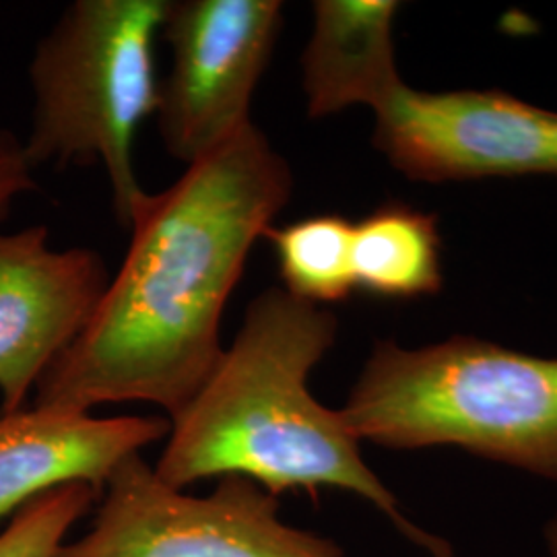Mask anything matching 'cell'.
Segmentation results:
<instances>
[{
  "instance_id": "6da1fadb",
  "label": "cell",
  "mask_w": 557,
  "mask_h": 557,
  "mask_svg": "<svg viewBox=\"0 0 557 557\" xmlns=\"http://www.w3.org/2000/svg\"><path fill=\"white\" fill-rule=\"evenodd\" d=\"M292 193L289 163L255 122L163 193H145L119 273L41 376L36 407L89 413L140 400L180 413L218 366L227 299Z\"/></svg>"
},
{
  "instance_id": "7a4b0ae2",
  "label": "cell",
  "mask_w": 557,
  "mask_h": 557,
  "mask_svg": "<svg viewBox=\"0 0 557 557\" xmlns=\"http://www.w3.org/2000/svg\"><path fill=\"white\" fill-rule=\"evenodd\" d=\"M337 329L333 312L285 289L259 294L211 376L170 419L156 475L176 490L202 479L246 478L275 498L320 487L351 492L432 556L450 557L442 539L398 512L397 498L361 458L341 409H326L310 393L308 379Z\"/></svg>"
},
{
  "instance_id": "3957f363",
  "label": "cell",
  "mask_w": 557,
  "mask_h": 557,
  "mask_svg": "<svg viewBox=\"0 0 557 557\" xmlns=\"http://www.w3.org/2000/svg\"><path fill=\"white\" fill-rule=\"evenodd\" d=\"M341 413L359 442L458 446L557 479V359L479 338L423 349L380 341Z\"/></svg>"
},
{
  "instance_id": "277c9868",
  "label": "cell",
  "mask_w": 557,
  "mask_h": 557,
  "mask_svg": "<svg viewBox=\"0 0 557 557\" xmlns=\"http://www.w3.org/2000/svg\"><path fill=\"white\" fill-rule=\"evenodd\" d=\"M168 0H79L38 44L32 60L34 126L23 145L41 163L106 168L114 211L128 227L140 188L133 143L158 112L153 44Z\"/></svg>"
},
{
  "instance_id": "5b68a950",
  "label": "cell",
  "mask_w": 557,
  "mask_h": 557,
  "mask_svg": "<svg viewBox=\"0 0 557 557\" xmlns=\"http://www.w3.org/2000/svg\"><path fill=\"white\" fill-rule=\"evenodd\" d=\"M54 557H343L337 543L278 517V499L246 478L209 496L170 487L140 455L103 485L94 527Z\"/></svg>"
},
{
  "instance_id": "8992f818",
  "label": "cell",
  "mask_w": 557,
  "mask_h": 557,
  "mask_svg": "<svg viewBox=\"0 0 557 557\" xmlns=\"http://www.w3.org/2000/svg\"><path fill=\"white\" fill-rule=\"evenodd\" d=\"M283 25L277 0L170 2L163 38L172 69L160 83L158 124L174 160L218 151L246 124Z\"/></svg>"
},
{
  "instance_id": "52a82bcc",
  "label": "cell",
  "mask_w": 557,
  "mask_h": 557,
  "mask_svg": "<svg viewBox=\"0 0 557 557\" xmlns=\"http://www.w3.org/2000/svg\"><path fill=\"white\" fill-rule=\"evenodd\" d=\"M374 114L376 149L409 178H557V112L512 96L400 83Z\"/></svg>"
},
{
  "instance_id": "ba28073f",
  "label": "cell",
  "mask_w": 557,
  "mask_h": 557,
  "mask_svg": "<svg viewBox=\"0 0 557 557\" xmlns=\"http://www.w3.org/2000/svg\"><path fill=\"white\" fill-rule=\"evenodd\" d=\"M108 283L98 252L52 250L44 225L0 234V413L25 409L29 391L94 319Z\"/></svg>"
},
{
  "instance_id": "9c48e42d",
  "label": "cell",
  "mask_w": 557,
  "mask_h": 557,
  "mask_svg": "<svg viewBox=\"0 0 557 557\" xmlns=\"http://www.w3.org/2000/svg\"><path fill=\"white\" fill-rule=\"evenodd\" d=\"M170 419L91 418L46 407L0 413V522L69 483L103 492L126 458L170 436Z\"/></svg>"
},
{
  "instance_id": "30bf717a",
  "label": "cell",
  "mask_w": 557,
  "mask_h": 557,
  "mask_svg": "<svg viewBox=\"0 0 557 557\" xmlns=\"http://www.w3.org/2000/svg\"><path fill=\"white\" fill-rule=\"evenodd\" d=\"M395 0H319L314 34L301 57L308 114L379 108L403 81L395 64Z\"/></svg>"
},
{
  "instance_id": "8fae6325",
  "label": "cell",
  "mask_w": 557,
  "mask_h": 557,
  "mask_svg": "<svg viewBox=\"0 0 557 557\" xmlns=\"http://www.w3.org/2000/svg\"><path fill=\"white\" fill-rule=\"evenodd\" d=\"M356 289L386 299H411L442 287L438 223L407 202L391 200L354 223Z\"/></svg>"
},
{
  "instance_id": "7c38bea8",
  "label": "cell",
  "mask_w": 557,
  "mask_h": 557,
  "mask_svg": "<svg viewBox=\"0 0 557 557\" xmlns=\"http://www.w3.org/2000/svg\"><path fill=\"white\" fill-rule=\"evenodd\" d=\"M285 292L310 304H333L351 296L354 223L341 215H314L285 227H269Z\"/></svg>"
},
{
  "instance_id": "4fadbf2b",
  "label": "cell",
  "mask_w": 557,
  "mask_h": 557,
  "mask_svg": "<svg viewBox=\"0 0 557 557\" xmlns=\"http://www.w3.org/2000/svg\"><path fill=\"white\" fill-rule=\"evenodd\" d=\"M87 483H69L25 504L0 531V557H54L73 524L100 498Z\"/></svg>"
},
{
  "instance_id": "5bb4252c",
  "label": "cell",
  "mask_w": 557,
  "mask_h": 557,
  "mask_svg": "<svg viewBox=\"0 0 557 557\" xmlns=\"http://www.w3.org/2000/svg\"><path fill=\"white\" fill-rule=\"evenodd\" d=\"M34 168L25 158L23 143L0 133V221L4 220L21 195L36 188Z\"/></svg>"
},
{
  "instance_id": "9a60e30c",
  "label": "cell",
  "mask_w": 557,
  "mask_h": 557,
  "mask_svg": "<svg viewBox=\"0 0 557 557\" xmlns=\"http://www.w3.org/2000/svg\"><path fill=\"white\" fill-rule=\"evenodd\" d=\"M547 545L552 557H557V518L547 527Z\"/></svg>"
}]
</instances>
